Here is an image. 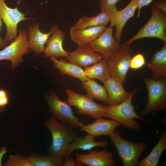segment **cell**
<instances>
[{"mask_svg": "<svg viewBox=\"0 0 166 166\" xmlns=\"http://www.w3.org/2000/svg\"><path fill=\"white\" fill-rule=\"evenodd\" d=\"M163 47L153 54L151 61L146 64L152 72V79L159 80L166 78V44L164 42Z\"/></svg>", "mask_w": 166, "mask_h": 166, "instance_id": "d6986e66", "label": "cell"}, {"mask_svg": "<svg viewBox=\"0 0 166 166\" xmlns=\"http://www.w3.org/2000/svg\"><path fill=\"white\" fill-rule=\"evenodd\" d=\"M81 87L86 91V96L88 97L108 104V94L105 87L99 84L93 79L82 82Z\"/></svg>", "mask_w": 166, "mask_h": 166, "instance_id": "603a6c76", "label": "cell"}, {"mask_svg": "<svg viewBox=\"0 0 166 166\" xmlns=\"http://www.w3.org/2000/svg\"><path fill=\"white\" fill-rule=\"evenodd\" d=\"M50 132L52 137V144L47 148L49 155L64 158L70 144L78 136L74 128L61 122L53 116L43 122Z\"/></svg>", "mask_w": 166, "mask_h": 166, "instance_id": "6da1fadb", "label": "cell"}, {"mask_svg": "<svg viewBox=\"0 0 166 166\" xmlns=\"http://www.w3.org/2000/svg\"><path fill=\"white\" fill-rule=\"evenodd\" d=\"M109 22H110V18L108 12L105 10H101V13L95 16H84L81 18L73 26L78 28L106 26Z\"/></svg>", "mask_w": 166, "mask_h": 166, "instance_id": "484cf974", "label": "cell"}, {"mask_svg": "<svg viewBox=\"0 0 166 166\" xmlns=\"http://www.w3.org/2000/svg\"><path fill=\"white\" fill-rule=\"evenodd\" d=\"M6 109V106L0 107V113L3 112Z\"/></svg>", "mask_w": 166, "mask_h": 166, "instance_id": "8d00e7d4", "label": "cell"}, {"mask_svg": "<svg viewBox=\"0 0 166 166\" xmlns=\"http://www.w3.org/2000/svg\"><path fill=\"white\" fill-rule=\"evenodd\" d=\"M103 83L107 92L109 105H116L123 102L131 93H127L124 89L123 84L111 76Z\"/></svg>", "mask_w": 166, "mask_h": 166, "instance_id": "ac0fdd59", "label": "cell"}, {"mask_svg": "<svg viewBox=\"0 0 166 166\" xmlns=\"http://www.w3.org/2000/svg\"><path fill=\"white\" fill-rule=\"evenodd\" d=\"M45 98L53 116L58 119L60 122L73 128H80L84 124L74 115L67 101L61 100L55 93L49 92Z\"/></svg>", "mask_w": 166, "mask_h": 166, "instance_id": "8992f818", "label": "cell"}, {"mask_svg": "<svg viewBox=\"0 0 166 166\" xmlns=\"http://www.w3.org/2000/svg\"><path fill=\"white\" fill-rule=\"evenodd\" d=\"M58 25L52 26V32L46 42V47L44 51V57H66L69 53L62 47V44L65 38L63 32L59 29Z\"/></svg>", "mask_w": 166, "mask_h": 166, "instance_id": "4fadbf2b", "label": "cell"}, {"mask_svg": "<svg viewBox=\"0 0 166 166\" xmlns=\"http://www.w3.org/2000/svg\"><path fill=\"white\" fill-rule=\"evenodd\" d=\"M3 22L2 19L0 17V32L2 30L1 27ZM7 44V43L5 42L4 39L1 37L0 35V49L2 48L5 47Z\"/></svg>", "mask_w": 166, "mask_h": 166, "instance_id": "e575fe53", "label": "cell"}, {"mask_svg": "<svg viewBox=\"0 0 166 166\" xmlns=\"http://www.w3.org/2000/svg\"><path fill=\"white\" fill-rule=\"evenodd\" d=\"M147 89L148 101L144 108L140 112L141 116H146L154 111L166 110V78L155 80L143 78Z\"/></svg>", "mask_w": 166, "mask_h": 166, "instance_id": "277c9868", "label": "cell"}, {"mask_svg": "<svg viewBox=\"0 0 166 166\" xmlns=\"http://www.w3.org/2000/svg\"><path fill=\"white\" fill-rule=\"evenodd\" d=\"M50 58L54 63V68L59 70L61 76L68 75L78 79L82 82L89 79L84 74V70L81 66L68 61L62 57L59 59L53 57Z\"/></svg>", "mask_w": 166, "mask_h": 166, "instance_id": "44dd1931", "label": "cell"}, {"mask_svg": "<svg viewBox=\"0 0 166 166\" xmlns=\"http://www.w3.org/2000/svg\"><path fill=\"white\" fill-rule=\"evenodd\" d=\"M110 138L115 146L124 166H139L138 159L147 147L143 142L134 143L122 138L120 132L114 130Z\"/></svg>", "mask_w": 166, "mask_h": 166, "instance_id": "3957f363", "label": "cell"}, {"mask_svg": "<svg viewBox=\"0 0 166 166\" xmlns=\"http://www.w3.org/2000/svg\"><path fill=\"white\" fill-rule=\"evenodd\" d=\"M121 125L120 122L112 119L106 120L99 118L90 124H82L77 132L84 131L95 136L102 135L110 136L115 129Z\"/></svg>", "mask_w": 166, "mask_h": 166, "instance_id": "9a60e30c", "label": "cell"}, {"mask_svg": "<svg viewBox=\"0 0 166 166\" xmlns=\"http://www.w3.org/2000/svg\"><path fill=\"white\" fill-rule=\"evenodd\" d=\"M130 45L123 44L115 53L106 57L111 76L123 84L126 81L132 51Z\"/></svg>", "mask_w": 166, "mask_h": 166, "instance_id": "52a82bcc", "label": "cell"}, {"mask_svg": "<svg viewBox=\"0 0 166 166\" xmlns=\"http://www.w3.org/2000/svg\"><path fill=\"white\" fill-rule=\"evenodd\" d=\"M40 24L34 23L28 26V44L30 49L36 55L44 52L45 44L52 34L51 30L48 33H42L39 29Z\"/></svg>", "mask_w": 166, "mask_h": 166, "instance_id": "e0dca14e", "label": "cell"}, {"mask_svg": "<svg viewBox=\"0 0 166 166\" xmlns=\"http://www.w3.org/2000/svg\"><path fill=\"white\" fill-rule=\"evenodd\" d=\"M153 0H138V12L137 17L138 18L140 15V10L144 6L148 5Z\"/></svg>", "mask_w": 166, "mask_h": 166, "instance_id": "1f68e13d", "label": "cell"}, {"mask_svg": "<svg viewBox=\"0 0 166 166\" xmlns=\"http://www.w3.org/2000/svg\"><path fill=\"white\" fill-rule=\"evenodd\" d=\"M152 15L147 22L132 38L124 43L131 45L135 41L146 37L159 38L166 42V17L154 5L151 6Z\"/></svg>", "mask_w": 166, "mask_h": 166, "instance_id": "5b68a950", "label": "cell"}, {"mask_svg": "<svg viewBox=\"0 0 166 166\" xmlns=\"http://www.w3.org/2000/svg\"><path fill=\"white\" fill-rule=\"evenodd\" d=\"M137 91V89L134 88L129 97L119 104L105 106L106 110L104 117L115 120L132 130H140V125L133 119L137 118L143 121L144 120L136 113L132 103L133 97Z\"/></svg>", "mask_w": 166, "mask_h": 166, "instance_id": "7a4b0ae2", "label": "cell"}, {"mask_svg": "<svg viewBox=\"0 0 166 166\" xmlns=\"http://www.w3.org/2000/svg\"><path fill=\"white\" fill-rule=\"evenodd\" d=\"M166 149V131L163 130L157 143L147 156L139 161V166H158L161 154Z\"/></svg>", "mask_w": 166, "mask_h": 166, "instance_id": "d4e9b609", "label": "cell"}, {"mask_svg": "<svg viewBox=\"0 0 166 166\" xmlns=\"http://www.w3.org/2000/svg\"><path fill=\"white\" fill-rule=\"evenodd\" d=\"M76 163L74 160L71 157H68L64 159L63 166H76Z\"/></svg>", "mask_w": 166, "mask_h": 166, "instance_id": "836d02e7", "label": "cell"}, {"mask_svg": "<svg viewBox=\"0 0 166 166\" xmlns=\"http://www.w3.org/2000/svg\"><path fill=\"white\" fill-rule=\"evenodd\" d=\"M137 1L131 0L124 8L118 10L115 23L116 31L114 38L119 42L124 27L127 21L133 16L135 10L138 8Z\"/></svg>", "mask_w": 166, "mask_h": 166, "instance_id": "7402d4cb", "label": "cell"}, {"mask_svg": "<svg viewBox=\"0 0 166 166\" xmlns=\"http://www.w3.org/2000/svg\"><path fill=\"white\" fill-rule=\"evenodd\" d=\"M65 57L69 62L85 67L99 62L104 57L94 51L88 44L78 45L75 50L69 52Z\"/></svg>", "mask_w": 166, "mask_h": 166, "instance_id": "7c38bea8", "label": "cell"}, {"mask_svg": "<svg viewBox=\"0 0 166 166\" xmlns=\"http://www.w3.org/2000/svg\"><path fill=\"white\" fill-rule=\"evenodd\" d=\"M159 10L166 14V0H162L160 1L156 2L154 4Z\"/></svg>", "mask_w": 166, "mask_h": 166, "instance_id": "d6a6232c", "label": "cell"}, {"mask_svg": "<svg viewBox=\"0 0 166 166\" xmlns=\"http://www.w3.org/2000/svg\"><path fill=\"white\" fill-rule=\"evenodd\" d=\"M26 15L19 11L17 7L10 8L6 5L5 0H0V17L6 28V32L4 39L7 43H11L17 38L18 23L31 19L26 18Z\"/></svg>", "mask_w": 166, "mask_h": 166, "instance_id": "30bf717a", "label": "cell"}, {"mask_svg": "<svg viewBox=\"0 0 166 166\" xmlns=\"http://www.w3.org/2000/svg\"><path fill=\"white\" fill-rule=\"evenodd\" d=\"M7 147H1L0 149V166H2V160L3 156L7 152Z\"/></svg>", "mask_w": 166, "mask_h": 166, "instance_id": "d590c367", "label": "cell"}, {"mask_svg": "<svg viewBox=\"0 0 166 166\" xmlns=\"http://www.w3.org/2000/svg\"><path fill=\"white\" fill-rule=\"evenodd\" d=\"M145 64V61L143 55L141 53H138L131 59L129 68L134 69H139Z\"/></svg>", "mask_w": 166, "mask_h": 166, "instance_id": "f546056e", "label": "cell"}, {"mask_svg": "<svg viewBox=\"0 0 166 166\" xmlns=\"http://www.w3.org/2000/svg\"><path fill=\"white\" fill-rule=\"evenodd\" d=\"M113 27L109 26L89 45L95 52L108 57L116 52L122 44L113 36Z\"/></svg>", "mask_w": 166, "mask_h": 166, "instance_id": "8fae6325", "label": "cell"}, {"mask_svg": "<svg viewBox=\"0 0 166 166\" xmlns=\"http://www.w3.org/2000/svg\"><path fill=\"white\" fill-rule=\"evenodd\" d=\"M8 101L9 98L6 91L3 89H0V107L6 106Z\"/></svg>", "mask_w": 166, "mask_h": 166, "instance_id": "4dcf8cb0", "label": "cell"}, {"mask_svg": "<svg viewBox=\"0 0 166 166\" xmlns=\"http://www.w3.org/2000/svg\"><path fill=\"white\" fill-rule=\"evenodd\" d=\"M4 166H34L27 157H24L18 154L15 155H10L9 159Z\"/></svg>", "mask_w": 166, "mask_h": 166, "instance_id": "83f0119b", "label": "cell"}, {"mask_svg": "<svg viewBox=\"0 0 166 166\" xmlns=\"http://www.w3.org/2000/svg\"><path fill=\"white\" fill-rule=\"evenodd\" d=\"M65 92L68 97L67 101L70 105L77 109L79 115H85L96 119L105 116L106 108L103 105L97 104L86 96L70 89H66Z\"/></svg>", "mask_w": 166, "mask_h": 166, "instance_id": "ba28073f", "label": "cell"}, {"mask_svg": "<svg viewBox=\"0 0 166 166\" xmlns=\"http://www.w3.org/2000/svg\"><path fill=\"white\" fill-rule=\"evenodd\" d=\"M106 28V26H104L85 28H78L73 26H70V39L78 45L89 44Z\"/></svg>", "mask_w": 166, "mask_h": 166, "instance_id": "2e32d148", "label": "cell"}, {"mask_svg": "<svg viewBox=\"0 0 166 166\" xmlns=\"http://www.w3.org/2000/svg\"><path fill=\"white\" fill-rule=\"evenodd\" d=\"M16 38L8 46L0 51V61L8 60L12 63L11 68L14 69L23 61V55L30 52L27 33L20 29Z\"/></svg>", "mask_w": 166, "mask_h": 166, "instance_id": "9c48e42d", "label": "cell"}, {"mask_svg": "<svg viewBox=\"0 0 166 166\" xmlns=\"http://www.w3.org/2000/svg\"><path fill=\"white\" fill-rule=\"evenodd\" d=\"M120 0H100V8L101 10L108 11L109 15L111 16H116L118 11L116 5Z\"/></svg>", "mask_w": 166, "mask_h": 166, "instance_id": "f1b7e54d", "label": "cell"}, {"mask_svg": "<svg viewBox=\"0 0 166 166\" xmlns=\"http://www.w3.org/2000/svg\"><path fill=\"white\" fill-rule=\"evenodd\" d=\"M113 154L106 150H90L88 154H76L77 161L89 166H115Z\"/></svg>", "mask_w": 166, "mask_h": 166, "instance_id": "5bb4252c", "label": "cell"}, {"mask_svg": "<svg viewBox=\"0 0 166 166\" xmlns=\"http://www.w3.org/2000/svg\"><path fill=\"white\" fill-rule=\"evenodd\" d=\"M34 166H62L64 159L50 155L32 154L27 157Z\"/></svg>", "mask_w": 166, "mask_h": 166, "instance_id": "4316f807", "label": "cell"}, {"mask_svg": "<svg viewBox=\"0 0 166 166\" xmlns=\"http://www.w3.org/2000/svg\"><path fill=\"white\" fill-rule=\"evenodd\" d=\"M84 74L89 79H97L103 82L110 76L106 57H104L99 62L85 67Z\"/></svg>", "mask_w": 166, "mask_h": 166, "instance_id": "cb8c5ba5", "label": "cell"}, {"mask_svg": "<svg viewBox=\"0 0 166 166\" xmlns=\"http://www.w3.org/2000/svg\"><path fill=\"white\" fill-rule=\"evenodd\" d=\"M95 137L94 136L89 134L85 137L83 136H77L69 145L64 159L69 157L72 152L76 149L90 150L96 147L104 148L108 147L109 143L107 140H103L96 141L94 140Z\"/></svg>", "mask_w": 166, "mask_h": 166, "instance_id": "ffe728a7", "label": "cell"}]
</instances>
